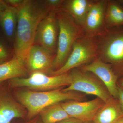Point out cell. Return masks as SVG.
<instances>
[{
    "mask_svg": "<svg viewBox=\"0 0 123 123\" xmlns=\"http://www.w3.org/2000/svg\"><path fill=\"white\" fill-rule=\"evenodd\" d=\"M98 57L97 37L84 34L75 42L68 59L63 66L51 72L52 76L67 73L69 70L85 65Z\"/></svg>",
    "mask_w": 123,
    "mask_h": 123,
    "instance_id": "5b68a950",
    "label": "cell"
},
{
    "mask_svg": "<svg viewBox=\"0 0 123 123\" xmlns=\"http://www.w3.org/2000/svg\"><path fill=\"white\" fill-rule=\"evenodd\" d=\"M57 123H83V122L78 120L70 118H69L62 120Z\"/></svg>",
    "mask_w": 123,
    "mask_h": 123,
    "instance_id": "cb8c5ba5",
    "label": "cell"
},
{
    "mask_svg": "<svg viewBox=\"0 0 123 123\" xmlns=\"http://www.w3.org/2000/svg\"><path fill=\"white\" fill-rule=\"evenodd\" d=\"M56 12L55 11H49L40 23L34 43L46 49L55 55L59 31Z\"/></svg>",
    "mask_w": 123,
    "mask_h": 123,
    "instance_id": "ba28073f",
    "label": "cell"
},
{
    "mask_svg": "<svg viewBox=\"0 0 123 123\" xmlns=\"http://www.w3.org/2000/svg\"><path fill=\"white\" fill-rule=\"evenodd\" d=\"M92 121L91 122H84V123H92Z\"/></svg>",
    "mask_w": 123,
    "mask_h": 123,
    "instance_id": "f1b7e54d",
    "label": "cell"
},
{
    "mask_svg": "<svg viewBox=\"0 0 123 123\" xmlns=\"http://www.w3.org/2000/svg\"><path fill=\"white\" fill-rule=\"evenodd\" d=\"M107 1L93 0L82 26L86 35L97 37L107 31L105 18Z\"/></svg>",
    "mask_w": 123,
    "mask_h": 123,
    "instance_id": "9c48e42d",
    "label": "cell"
},
{
    "mask_svg": "<svg viewBox=\"0 0 123 123\" xmlns=\"http://www.w3.org/2000/svg\"><path fill=\"white\" fill-rule=\"evenodd\" d=\"M40 114L43 123H57L70 118L59 103L46 108Z\"/></svg>",
    "mask_w": 123,
    "mask_h": 123,
    "instance_id": "d6986e66",
    "label": "cell"
},
{
    "mask_svg": "<svg viewBox=\"0 0 123 123\" xmlns=\"http://www.w3.org/2000/svg\"><path fill=\"white\" fill-rule=\"evenodd\" d=\"M69 73L71 82L64 92H79L97 96L105 103L112 98L104 87L91 73L74 69Z\"/></svg>",
    "mask_w": 123,
    "mask_h": 123,
    "instance_id": "8992f818",
    "label": "cell"
},
{
    "mask_svg": "<svg viewBox=\"0 0 123 123\" xmlns=\"http://www.w3.org/2000/svg\"><path fill=\"white\" fill-rule=\"evenodd\" d=\"M21 107L7 93L0 89V123H11L14 119L21 118Z\"/></svg>",
    "mask_w": 123,
    "mask_h": 123,
    "instance_id": "4fadbf2b",
    "label": "cell"
},
{
    "mask_svg": "<svg viewBox=\"0 0 123 123\" xmlns=\"http://www.w3.org/2000/svg\"><path fill=\"white\" fill-rule=\"evenodd\" d=\"M5 1L9 6L18 8L22 4L24 0H5Z\"/></svg>",
    "mask_w": 123,
    "mask_h": 123,
    "instance_id": "7402d4cb",
    "label": "cell"
},
{
    "mask_svg": "<svg viewBox=\"0 0 123 123\" xmlns=\"http://www.w3.org/2000/svg\"><path fill=\"white\" fill-rule=\"evenodd\" d=\"M27 72L25 62L13 56L11 59L0 64V84L24 76Z\"/></svg>",
    "mask_w": 123,
    "mask_h": 123,
    "instance_id": "9a60e30c",
    "label": "cell"
},
{
    "mask_svg": "<svg viewBox=\"0 0 123 123\" xmlns=\"http://www.w3.org/2000/svg\"><path fill=\"white\" fill-rule=\"evenodd\" d=\"M81 67V70L91 73L99 78L110 95L118 99V77L110 65L97 58L90 63Z\"/></svg>",
    "mask_w": 123,
    "mask_h": 123,
    "instance_id": "30bf717a",
    "label": "cell"
},
{
    "mask_svg": "<svg viewBox=\"0 0 123 123\" xmlns=\"http://www.w3.org/2000/svg\"><path fill=\"white\" fill-rule=\"evenodd\" d=\"M12 54L7 43L0 37V64L11 59Z\"/></svg>",
    "mask_w": 123,
    "mask_h": 123,
    "instance_id": "ffe728a7",
    "label": "cell"
},
{
    "mask_svg": "<svg viewBox=\"0 0 123 123\" xmlns=\"http://www.w3.org/2000/svg\"><path fill=\"white\" fill-rule=\"evenodd\" d=\"M82 98V95L77 92H64L57 89L46 92L24 91L17 95L18 100L27 110L30 118L53 104L67 100L79 101Z\"/></svg>",
    "mask_w": 123,
    "mask_h": 123,
    "instance_id": "277c9868",
    "label": "cell"
},
{
    "mask_svg": "<svg viewBox=\"0 0 123 123\" xmlns=\"http://www.w3.org/2000/svg\"><path fill=\"white\" fill-rule=\"evenodd\" d=\"M65 0H43L44 4L50 11L56 12L62 10Z\"/></svg>",
    "mask_w": 123,
    "mask_h": 123,
    "instance_id": "44dd1931",
    "label": "cell"
},
{
    "mask_svg": "<svg viewBox=\"0 0 123 123\" xmlns=\"http://www.w3.org/2000/svg\"><path fill=\"white\" fill-rule=\"evenodd\" d=\"M105 103L98 98L91 101H71L61 104L70 118L83 123L93 121L99 109Z\"/></svg>",
    "mask_w": 123,
    "mask_h": 123,
    "instance_id": "8fae6325",
    "label": "cell"
},
{
    "mask_svg": "<svg viewBox=\"0 0 123 123\" xmlns=\"http://www.w3.org/2000/svg\"><path fill=\"white\" fill-rule=\"evenodd\" d=\"M17 8L13 56L26 63L29 50L34 44L39 24L50 10L43 0H24Z\"/></svg>",
    "mask_w": 123,
    "mask_h": 123,
    "instance_id": "6da1fadb",
    "label": "cell"
},
{
    "mask_svg": "<svg viewBox=\"0 0 123 123\" xmlns=\"http://www.w3.org/2000/svg\"><path fill=\"white\" fill-rule=\"evenodd\" d=\"M114 123H123V117L117 120Z\"/></svg>",
    "mask_w": 123,
    "mask_h": 123,
    "instance_id": "484cf974",
    "label": "cell"
},
{
    "mask_svg": "<svg viewBox=\"0 0 123 123\" xmlns=\"http://www.w3.org/2000/svg\"><path fill=\"white\" fill-rule=\"evenodd\" d=\"M55 55L43 47L33 44L29 50L26 64L31 72L44 73L52 68Z\"/></svg>",
    "mask_w": 123,
    "mask_h": 123,
    "instance_id": "7c38bea8",
    "label": "cell"
},
{
    "mask_svg": "<svg viewBox=\"0 0 123 123\" xmlns=\"http://www.w3.org/2000/svg\"><path fill=\"white\" fill-rule=\"evenodd\" d=\"M59 31L57 50L52 68L57 70L68 59L75 42L85 34L80 26L66 11L61 10L56 12Z\"/></svg>",
    "mask_w": 123,
    "mask_h": 123,
    "instance_id": "7a4b0ae2",
    "label": "cell"
},
{
    "mask_svg": "<svg viewBox=\"0 0 123 123\" xmlns=\"http://www.w3.org/2000/svg\"><path fill=\"white\" fill-rule=\"evenodd\" d=\"M98 57L110 65L118 78L123 76V26L108 29L97 37Z\"/></svg>",
    "mask_w": 123,
    "mask_h": 123,
    "instance_id": "3957f363",
    "label": "cell"
},
{
    "mask_svg": "<svg viewBox=\"0 0 123 123\" xmlns=\"http://www.w3.org/2000/svg\"><path fill=\"white\" fill-rule=\"evenodd\" d=\"M14 87H26L31 89L48 90L56 89L63 86L69 85L71 79L69 73L49 76L44 73L35 72L26 78H17L10 80Z\"/></svg>",
    "mask_w": 123,
    "mask_h": 123,
    "instance_id": "52a82bcc",
    "label": "cell"
},
{
    "mask_svg": "<svg viewBox=\"0 0 123 123\" xmlns=\"http://www.w3.org/2000/svg\"><path fill=\"white\" fill-rule=\"evenodd\" d=\"M93 0H65L62 10L82 26Z\"/></svg>",
    "mask_w": 123,
    "mask_h": 123,
    "instance_id": "2e32d148",
    "label": "cell"
},
{
    "mask_svg": "<svg viewBox=\"0 0 123 123\" xmlns=\"http://www.w3.org/2000/svg\"><path fill=\"white\" fill-rule=\"evenodd\" d=\"M105 19L107 30L123 26V7L117 0H108Z\"/></svg>",
    "mask_w": 123,
    "mask_h": 123,
    "instance_id": "ac0fdd59",
    "label": "cell"
},
{
    "mask_svg": "<svg viewBox=\"0 0 123 123\" xmlns=\"http://www.w3.org/2000/svg\"><path fill=\"white\" fill-rule=\"evenodd\" d=\"M8 6V5L5 0H0V16Z\"/></svg>",
    "mask_w": 123,
    "mask_h": 123,
    "instance_id": "d4e9b609",
    "label": "cell"
},
{
    "mask_svg": "<svg viewBox=\"0 0 123 123\" xmlns=\"http://www.w3.org/2000/svg\"><path fill=\"white\" fill-rule=\"evenodd\" d=\"M17 22V8L8 6L0 16V26L9 41L14 40Z\"/></svg>",
    "mask_w": 123,
    "mask_h": 123,
    "instance_id": "e0dca14e",
    "label": "cell"
},
{
    "mask_svg": "<svg viewBox=\"0 0 123 123\" xmlns=\"http://www.w3.org/2000/svg\"><path fill=\"white\" fill-rule=\"evenodd\" d=\"M118 98L119 103L123 110V89L118 85Z\"/></svg>",
    "mask_w": 123,
    "mask_h": 123,
    "instance_id": "603a6c76",
    "label": "cell"
},
{
    "mask_svg": "<svg viewBox=\"0 0 123 123\" xmlns=\"http://www.w3.org/2000/svg\"><path fill=\"white\" fill-rule=\"evenodd\" d=\"M120 83L121 84V87L123 89V76L120 80Z\"/></svg>",
    "mask_w": 123,
    "mask_h": 123,
    "instance_id": "4316f807",
    "label": "cell"
},
{
    "mask_svg": "<svg viewBox=\"0 0 123 123\" xmlns=\"http://www.w3.org/2000/svg\"><path fill=\"white\" fill-rule=\"evenodd\" d=\"M117 1L123 7V0H117Z\"/></svg>",
    "mask_w": 123,
    "mask_h": 123,
    "instance_id": "83f0119b",
    "label": "cell"
},
{
    "mask_svg": "<svg viewBox=\"0 0 123 123\" xmlns=\"http://www.w3.org/2000/svg\"><path fill=\"white\" fill-rule=\"evenodd\" d=\"M123 117V110L118 100L112 98L99 109L92 123H114Z\"/></svg>",
    "mask_w": 123,
    "mask_h": 123,
    "instance_id": "5bb4252c",
    "label": "cell"
}]
</instances>
